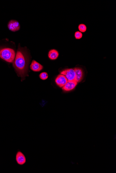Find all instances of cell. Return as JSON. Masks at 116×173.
<instances>
[{
  "instance_id": "7c38bea8",
  "label": "cell",
  "mask_w": 116,
  "mask_h": 173,
  "mask_svg": "<svg viewBox=\"0 0 116 173\" xmlns=\"http://www.w3.org/2000/svg\"><path fill=\"white\" fill-rule=\"evenodd\" d=\"M48 75L47 73L45 72H42L39 75V77L42 80H46L48 79Z\"/></svg>"
},
{
  "instance_id": "5b68a950",
  "label": "cell",
  "mask_w": 116,
  "mask_h": 173,
  "mask_svg": "<svg viewBox=\"0 0 116 173\" xmlns=\"http://www.w3.org/2000/svg\"><path fill=\"white\" fill-rule=\"evenodd\" d=\"M8 27L10 31L16 32L20 29V25L18 21L16 20L10 21L8 24Z\"/></svg>"
},
{
  "instance_id": "8fae6325",
  "label": "cell",
  "mask_w": 116,
  "mask_h": 173,
  "mask_svg": "<svg viewBox=\"0 0 116 173\" xmlns=\"http://www.w3.org/2000/svg\"><path fill=\"white\" fill-rule=\"evenodd\" d=\"M78 29L80 32L84 33L87 31V27L86 25L84 24H80L79 25Z\"/></svg>"
},
{
  "instance_id": "ba28073f",
  "label": "cell",
  "mask_w": 116,
  "mask_h": 173,
  "mask_svg": "<svg viewBox=\"0 0 116 173\" xmlns=\"http://www.w3.org/2000/svg\"><path fill=\"white\" fill-rule=\"evenodd\" d=\"M30 68L34 72H38L42 70L43 66L35 60H33L30 66Z\"/></svg>"
},
{
  "instance_id": "7a4b0ae2",
  "label": "cell",
  "mask_w": 116,
  "mask_h": 173,
  "mask_svg": "<svg viewBox=\"0 0 116 173\" xmlns=\"http://www.w3.org/2000/svg\"><path fill=\"white\" fill-rule=\"evenodd\" d=\"M16 57V53L13 49L5 48L0 49V58L9 63L14 61Z\"/></svg>"
},
{
  "instance_id": "8992f818",
  "label": "cell",
  "mask_w": 116,
  "mask_h": 173,
  "mask_svg": "<svg viewBox=\"0 0 116 173\" xmlns=\"http://www.w3.org/2000/svg\"><path fill=\"white\" fill-rule=\"evenodd\" d=\"M77 84L78 82L75 80L68 81L65 85L62 88V90L65 92L70 91L76 88Z\"/></svg>"
},
{
  "instance_id": "3957f363",
  "label": "cell",
  "mask_w": 116,
  "mask_h": 173,
  "mask_svg": "<svg viewBox=\"0 0 116 173\" xmlns=\"http://www.w3.org/2000/svg\"><path fill=\"white\" fill-rule=\"evenodd\" d=\"M61 74L65 76L68 81L75 80L76 73L74 69L68 68L62 71Z\"/></svg>"
},
{
  "instance_id": "277c9868",
  "label": "cell",
  "mask_w": 116,
  "mask_h": 173,
  "mask_svg": "<svg viewBox=\"0 0 116 173\" xmlns=\"http://www.w3.org/2000/svg\"><path fill=\"white\" fill-rule=\"evenodd\" d=\"M68 80L65 76L60 74L57 76L55 79V82L60 88H63L67 83Z\"/></svg>"
},
{
  "instance_id": "52a82bcc",
  "label": "cell",
  "mask_w": 116,
  "mask_h": 173,
  "mask_svg": "<svg viewBox=\"0 0 116 173\" xmlns=\"http://www.w3.org/2000/svg\"><path fill=\"white\" fill-rule=\"evenodd\" d=\"M17 163L20 165H23L26 163V159L23 153L20 151L17 153L16 155Z\"/></svg>"
},
{
  "instance_id": "30bf717a",
  "label": "cell",
  "mask_w": 116,
  "mask_h": 173,
  "mask_svg": "<svg viewBox=\"0 0 116 173\" xmlns=\"http://www.w3.org/2000/svg\"><path fill=\"white\" fill-rule=\"evenodd\" d=\"M59 53L56 50L51 49L49 51L48 56L51 60H55L57 59L59 56Z\"/></svg>"
},
{
  "instance_id": "6da1fadb",
  "label": "cell",
  "mask_w": 116,
  "mask_h": 173,
  "mask_svg": "<svg viewBox=\"0 0 116 173\" xmlns=\"http://www.w3.org/2000/svg\"><path fill=\"white\" fill-rule=\"evenodd\" d=\"M27 54L22 49L19 48L14 60L13 66L19 76L25 78L27 75L29 60Z\"/></svg>"
},
{
  "instance_id": "4fadbf2b",
  "label": "cell",
  "mask_w": 116,
  "mask_h": 173,
  "mask_svg": "<svg viewBox=\"0 0 116 173\" xmlns=\"http://www.w3.org/2000/svg\"><path fill=\"white\" fill-rule=\"evenodd\" d=\"M74 36L76 39H80L83 37V34L80 32L77 31L75 32Z\"/></svg>"
},
{
  "instance_id": "9c48e42d",
  "label": "cell",
  "mask_w": 116,
  "mask_h": 173,
  "mask_svg": "<svg viewBox=\"0 0 116 173\" xmlns=\"http://www.w3.org/2000/svg\"><path fill=\"white\" fill-rule=\"evenodd\" d=\"M74 69L76 73L75 80L78 83L80 82L83 79V71L81 69L79 68H75Z\"/></svg>"
}]
</instances>
